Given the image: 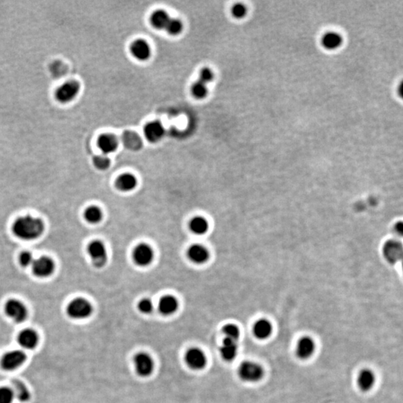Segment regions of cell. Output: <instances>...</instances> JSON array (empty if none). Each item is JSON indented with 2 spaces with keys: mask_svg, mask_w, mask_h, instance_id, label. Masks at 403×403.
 Here are the masks:
<instances>
[{
  "mask_svg": "<svg viewBox=\"0 0 403 403\" xmlns=\"http://www.w3.org/2000/svg\"><path fill=\"white\" fill-rule=\"evenodd\" d=\"M137 178L131 174H124L116 180V188L122 192H130L137 187Z\"/></svg>",
  "mask_w": 403,
  "mask_h": 403,
  "instance_id": "15",
  "label": "cell"
},
{
  "mask_svg": "<svg viewBox=\"0 0 403 403\" xmlns=\"http://www.w3.org/2000/svg\"><path fill=\"white\" fill-rule=\"evenodd\" d=\"M138 309L143 314H150L153 310V303L149 299L142 300L138 303Z\"/></svg>",
  "mask_w": 403,
  "mask_h": 403,
  "instance_id": "37",
  "label": "cell"
},
{
  "mask_svg": "<svg viewBox=\"0 0 403 403\" xmlns=\"http://www.w3.org/2000/svg\"><path fill=\"white\" fill-rule=\"evenodd\" d=\"M14 394V396L19 400L20 402H26L30 400V394L26 386L19 381H14L13 382Z\"/></svg>",
  "mask_w": 403,
  "mask_h": 403,
  "instance_id": "28",
  "label": "cell"
},
{
  "mask_svg": "<svg viewBox=\"0 0 403 403\" xmlns=\"http://www.w3.org/2000/svg\"><path fill=\"white\" fill-rule=\"evenodd\" d=\"M222 331L226 336V338L238 342V339L240 337V330L234 324H227L224 327Z\"/></svg>",
  "mask_w": 403,
  "mask_h": 403,
  "instance_id": "30",
  "label": "cell"
},
{
  "mask_svg": "<svg viewBox=\"0 0 403 403\" xmlns=\"http://www.w3.org/2000/svg\"><path fill=\"white\" fill-rule=\"evenodd\" d=\"M66 312L68 315L74 319H86L92 314L93 308L84 298H76L68 304Z\"/></svg>",
  "mask_w": 403,
  "mask_h": 403,
  "instance_id": "2",
  "label": "cell"
},
{
  "mask_svg": "<svg viewBox=\"0 0 403 403\" xmlns=\"http://www.w3.org/2000/svg\"><path fill=\"white\" fill-rule=\"evenodd\" d=\"M12 231L18 238L25 240L38 238L44 231V224L39 218L26 215L18 218L12 226Z\"/></svg>",
  "mask_w": 403,
  "mask_h": 403,
  "instance_id": "1",
  "label": "cell"
},
{
  "mask_svg": "<svg viewBox=\"0 0 403 403\" xmlns=\"http://www.w3.org/2000/svg\"><path fill=\"white\" fill-rule=\"evenodd\" d=\"M124 143L126 146L131 149H139L142 146V140L136 133L128 132L125 133L124 136Z\"/></svg>",
  "mask_w": 403,
  "mask_h": 403,
  "instance_id": "29",
  "label": "cell"
},
{
  "mask_svg": "<svg viewBox=\"0 0 403 403\" xmlns=\"http://www.w3.org/2000/svg\"><path fill=\"white\" fill-rule=\"evenodd\" d=\"M315 344L309 337H303L299 340L296 348V354L301 359L308 358L314 352Z\"/></svg>",
  "mask_w": 403,
  "mask_h": 403,
  "instance_id": "18",
  "label": "cell"
},
{
  "mask_svg": "<svg viewBox=\"0 0 403 403\" xmlns=\"http://www.w3.org/2000/svg\"><path fill=\"white\" fill-rule=\"evenodd\" d=\"M384 256L390 262H396L402 257V249L400 244L390 242L384 246Z\"/></svg>",
  "mask_w": 403,
  "mask_h": 403,
  "instance_id": "25",
  "label": "cell"
},
{
  "mask_svg": "<svg viewBox=\"0 0 403 403\" xmlns=\"http://www.w3.org/2000/svg\"><path fill=\"white\" fill-rule=\"evenodd\" d=\"M144 132L149 142L156 143L159 142L164 136V128L158 121H153L146 125Z\"/></svg>",
  "mask_w": 403,
  "mask_h": 403,
  "instance_id": "13",
  "label": "cell"
},
{
  "mask_svg": "<svg viewBox=\"0 0 403 403\" xmlns=\"http://www.w3.org/2000/svg\"><path fill=\"white\" fill-rule=\"evenodd\" d=\"M237 342L228 338L224 339L220 348V354L222 358L227 362H231V360H234V358L237 356Z\"/></svg>",
  "mask_w": 403,
  "mask_h": 403,
  "instance_id": "22",
  "label": "cell"
},
{
  "mask_svg": "<svg viewBox=\"0 0 403 403\" xmlns=\"http://www.w3.org/2000/svg\"><path fill=\"white\" fill-rule=\"evenodd\" d=\"M80 84L75 81H70L62 84L56 92V99L60 102H69L74 99L80 92Z\"/></svg>",
  "mask_w": 403,
  "mask_h": 403,
  "instance_id": "9",
  "label": "cell"
},
{
  "mask_svg": "<svg viewBox=\"0 0 403 403\" xmlns=\"http://www.w3.org/2000/svg\"><path fill=\"white\" fill-rule=\"evenodd\" d=\"M188 258L192 260V262L198 264H202L206 263L209 259L208 250L206 246L202 244H195L192 245L188 250Z\"/></svg>",
  "mask_w": 403,
  "mask_h": 403,
  "instance_id": "12",
  "label": "cell"
},
{
  "mask_svg": "<svg viewBox=\"0 0 403 403\" xmlns=\"http://www.w3.org/2000/svg\"><path fill=\"white\" fill-rule=\"evenodd\" d=\"M134 362L136 372L140 376L148 377L152 374L154 362L148 353L140 352L136 354Z\"/></svg>",
  "mask_w": 403,
  "mask_h": 403,
  "instance_id": "7",
  "label": "cell"
},
{
  "mask_svg": "<svg viewBox=\"0 0 403 403\" xmlns=\"http://www.w3.org/2000/svg\"><path fill=\"white\" fill-rule=\"evenodd\" d=\"M374 383H375V376L372 371L370 370H363L360 371L358 377V384L360 390L364 392L370 390Z\"/></svg>",
  "mask_w": 403,
  "mask_h": 403,
  "instance_id": "23",
  "label": "cell"
},
{
  "mask_svg": "<svg viewBox=\"0 0 403 403\" xmlns=\"http://www.w3.org/2000/svg\"><path fill=\"white\" fill-rule=\"evenodd\" d=\"M98 144L104 154H107L116 151L119 143L118 138L113 134H104L99 138Z\"/></svg>",
  "mask_w": 403,
  "mask_h": 403,
  "instance_id": "14",
  "label": "cell"
},
{
  "mask_svg": "<svg viewBox=\"0 0 403 403\" xmlns=\"http://www.w3.org/2000/svg\"><path fill=\"white\" fill-rule=\"evenodd\" d=\"M165 30L169 34H172V36H177L182 31V22L180 20L170 18Z\"/></svg>",
  "mask_w": 403,
  "mask_h": 403,
  "instance_id": "32",
  "label": "cell"
},
{
  "mask_svg": "<svg viewBox=\"0 0 403 403\" xmlns=\"http://www.w3.org/2000/svg\"><path fill=\"white\" fill-rule=\"evenodd\" d=\"M214 80V74L212 70H210L208 68H204L200 72V81L204 84H207L208 83Z\"/></svg>",
  "mask_w": 403,
  "mask_h": 403,
  "instance_id": "38",
  "label": "cell"
},
{
  "mask_svg": "<svg viewBox=\"0 0 403 403\" xmlns=\"http://www.w3.org/2000/svg\"><path fill=\"white\" fill-rule=\"evenodd\" d=\"M190 231L195 234L202 236L206 234L209 228V224L207 220L203 216H198L194 218L189 224Z\"/></svg>",
  "mask_w": 403,
  "mask_h": 403,
  "instance_id": "24",
  "label": "cell"
},
{
  "mask_svg": "<svg viewBox=\"0 0 403 403\" xmlns=\"http://www.w3.org/2000/svg\"><path fill=\"white\" fill-rule=\"evenodd\" d=\"M133 260L139 266H149L154 259L152 248L148 244H139L134 249L132 254Z\"/></svg>",
  "mask_w": 403,
  "mask_h": 403,
  "instance_id": "5",
  "label": "cell"
},
{
  "mask_svg": "<svg viewBox=\"0 0 403 403\" xmlns=\"http://www.w3.org/2000/svg\"><path fill=\"white\" fill-rule=\"evenodd\" d=\"M343 43V38L339 33L336 32H328L324 34L321 39V44L325 49L334 50L338 49Z\"/></svg>",
  "mask_w": 403,
  "mask_h": 403,
  "instance_id": "19",
  "label": "cell"
},
{
  "mask_svg": "<svg viewBox=\"0 0 403 403\" xmlns=\"http://www.w3.org/2000/svg\"><path fill=\"white\" fill-rule=\"evenodd\" d=\"M26 359L25 353L21 350L10 351L4 354L2 360V365L7 370H13L20 368Z\"/></svg>",
  "mask_w": 403,
  "mask_h": 403,
  "instance_id": "11",
  "label": "cell"
},
{
  "mask_svg": "<svg viewBox=\"0 0 403 403\" xmlns=\"http://www.w3.org/2000/svg\"><path fill=\"white\" fill-rule=\"evenodd\" d=\"M178 307V302L176 298L171 295H166L160 300L158 308L160 313L164 315H171L176 312Z\"/></svg>",
  "mask_w": 403,
  "mask_h": 403,
  "instance_id": "20",
  "label": "cell"
},
{
  "mask_svg": "<svg viewBox=\"0 0 403 403\" xmlns=\"http://www.w3.org/2000/svg\"><path fill=\"white\" fill-rule=\"evenodd\" d=\"M232 13L234 18H238V19H242V18L246 16V13H248V9H246L244 4L238 3V4H234L233 6L232 9Z\"/></svg>",
  "mask_w": 403,
  "mask_h": 403,
  "instance_id": "35",
  "label": "cell"
},
{
  "mask_svg": "<svg viewBox=\"0 0 403 403\" xmlns=\"http://www.w3.org/2000/svg\"><path fill=\"white\" fill-rule=\"evenodd\" d=\"M238 374L243 381L256 382L263 377L264 370L258 364L252 362H245L240 364Z\"/></svg>",
  "mask_w": 403,
  "mask_h": 403,
  "instance_id": "3",
  "label": "cell"
},
{
  "mask_svg": "<svg viewBox=\"0 0 403 403\" xmlns=\"http://www.w3.org/2000/svg\"><path fill=\"white\" fill-rule=\"evenodd\" d=\"M88 253L96 268H102L106 265L108 259L107 250L101 240L92 242L88 246Z\"/></svg>",
  "mask_w": 403,
  "mask_h": 403,
  "instance_id": "4",
  "label": "cell"
},
{
  "mask_svg": "<svg viewBox=\"0 0 403 403\" xmlns=\"http://www.w3.org/2000/svg\"><path fill=\"white\" fill-rule=\"evenodd\" d=\"M94 164L98 169L100 170H106L110 166V159L106 156V154H100L95 156L94 158Z\"/></svg>",
  "mask_w": 403,
  "mask_h": 403,
  "instance_id": "33",
  "label": "cell"
},
{
  "mask_svg": "<svg viewBox=\"0 0 403 403\" xmlns=\"http://www.w3.org/2000/svg\"><path fill=\"white\" fill-rule=\"evenodd\" d=\"M20 264L22 266H30L32 265L34 259L33 258L32 254L28 251L22 252L19 257Z\"/></svg>",
  "mask_w": 403,
  "mask_h": 403,
  "instance_id": "36",
  "label": "cell"
},
{
  "mask_svg": "<svg viewBox=\"0 0 403 403\" xmlns=\"http://www.w3.org/2000/svg\"><path fill=\"white\" fill-rule=\"evenodd\" d=\"M272 331V325L270 322L264 319L259 320L253 326V334L257 338L260 340L270 337Z\"/></svg>",
  "mask_w": 403,
  "mask_h": 403,
  "instance_id": "21",
  "label": "cell"
},
{
  "mask_svg": "<svg viewBox=\"0 0 403 403\" xmlns=\"http://www.w3.org/2000/svg\"><path fill=\"white\" fill-rule=\"evenodd\" d=\"M192 92L193 96L196 99H203L208 94L207 84L201 82L200 81L198 82L192 86Z\"/></svg>",
  "mask_w": 403,
  "mask_h": 403,
  "instance_id": "31",
  "label": "cell"
},
{
  "mask_svg": "<svg viewBox=\"0 0 403 403\" xmlns=\"http://www.w3.org/2000/svg\"><path fill=\"white\" fill-rule=\"evenodd\" d=\"M131 51L133 56L140 60H146L150 57V46L144 40H136L132 45Z\"/></svg>",
  "mask_w": 403,
  "mask_h": 403,
  "instance_id": "17",
  "label": "cell"
},
{
  "mask_svg": "<svg viewBox=\"0 0 403 403\" xmlns=\"http://www.w3.org/2000/svg\"><path fill=\"white\" fill-rule=\"evenodd\" d=\"M18 342L24 349L32 350L38 343V336L34 330H26L20 334Z\"/></svg>",
  "mask_w": 403,
  "mask_h": 403,
  "instance_id": "16",
  "label": "cell"
},
{
  "mask_svg": "<svg viewBox=\"0 0 403 403\" xmlns=\"http://www.w3.org/2000/svg\"><path fill=\"white\" fill-rule=\"evenodd\" d=\"M186 363L189 368L193 370L203 369L207 363L206 354L198 348H192L186 354Z\"/></svg>",
  "mask_w": 403,
  "mask_h": 403,
  "instance_id": "10",
  "label": "cell"
},
{
  "mask_svg": "<svg viewBox=\"0 0 403 403\" xmlns=\"http://www.w3.org/2000/svg\"><path fill=\"white\" fill-rule=\"evenodd\" d=\"M15 396L13 390L8 388H0V403H12Z\"/></svg>",
  "mask_w": 403,
  "mask_h": 403,
  "instance_id": "34",
  "label": "cell"
},
{
  "mask_svg": "<svg viewBox=\"0 0 403 403\" xmlns=\"http://www.w3.org/2000/svg\"><path fill=\"white\" fill-rule=\"evenodd\" d=\"M4 310L8 316L16 322H22L28 316V310L25 304L18 300L8 301L4 306Z\"/></svg>",
  "mask_w": 403,
  "mask_h": 403,
  "instance_id": "6",
  "label": "cell"
},
{
  "mask_svg": "<svg viewBox=\"0 0 403 403\" xmlns=\"http://www.w3.org/2000/svg\"><path fill=\"white\" fill-rule=\"evenodd\" d=\"M32 272L36 276L46 278L53 274L54 270V262L48 256H42L33 262Z\"/></svg>",
  "mask_w": 403,
  "mask_h": 403,
  "instance_id": "8",
  "label": "cell"
},
{
  "mask_svg": "<svg viewBox=\"0 0 403 403\" xmlns=\"http://www.w3.org/2000/svg\"><path fill=\"white\" fill-rule=\"evenodd\" d=\"M84 218L90 224H98L100 222L102 218V212L98 206H89L84 210Z\"/></svg>",
  "mask_w": 403,
  "mask_h": 403,
  "instance_id": "27",
  "label": "cell"
},
{
  "mask_svg": "<svg viewBox=\"0 0 403 403\" xmlns=\"http://www.w3.org/2000/svg\"><path fill=\"white\" fill-rule=\"evenodd\" d=\"M170 16L164 10H158L152 14L150 21L152 25L157 30H164L169 22Z\"/></svg>",
  "mask_w": 403,
  "mask_h": 403,
  "instance_id": "26",
  "label": "cell"
}]
</instances>
